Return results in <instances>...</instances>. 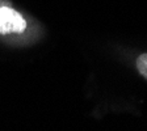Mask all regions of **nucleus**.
<instances>
[{
  "label": "nucleus",
  "mask_w": 147,
  "mask_h": 131,
  "mask_svg": "<svg viewBox=\"0 0 147 131\" xmlns=\"http://www.w3.org/2000/svg\"><path fill=\"white\" fill-rule=\"evenodd\" d=\"M26 21L17 11L8 7H0V34L22 33Z\"/></svg>",
  "instance_id": "nucleus-1"
},
{
  "label": "nucleus",
  "mask_w": 147,
  "mask_h": 131,
  "mask_svg": "<svg viewBox=\"0 0 147 131\" xmlns=\"http://www.w3.org/2000/svg\"><path fill=\"white\" fill-rule=\"evenodd\" d=\"M137 67H138V71L141 72V75H143L147 79V54H142L138 56Z\"/></svg>",
  "instance_id": "nucleus-2"
}]
</instances>
